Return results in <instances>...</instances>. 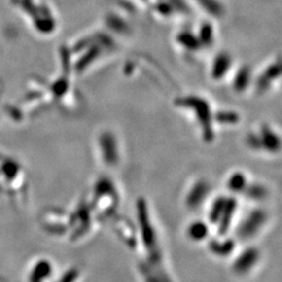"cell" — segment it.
I'll return each instance as SVG.
<instances>
[{
    "mask_svg": "<svg viewBox=\"0 0 282 282\" xmlns=\"http://www.w3.org/2000/svg\"><path fill=\"white\" fill-rule=\"evenodd\" d=\"M267 222V212L260 208L251 210L245 216L237 229V233L243 240H249L256 235Z\"/></svg>",
    "mask_w": 282,
    "mask_h": 282,
    "instance_id": "6da1fadb",
    "label": "cell"
},
{
    "mask_svg": "<svg viewBox=\"0 0 282 282\" xmlns=\"http://www.w3.org/2000/svg\"><path fill=\"white\" fill-rule=\"evenodd\" d=\"M260 258V253L255 247H248L244 249L233 261L232 269L237 275H247L257 266Z\"/></svg>",
    "mask_w": 282,
    "mask_h": 282,
    "instance_id": "7a4b0ae2",
    "label": "cell"
},
{
    "mask_svg": "<svg viewBox=\"0 0 282 282\" xmlns=\"http://www.w3.org/2000/svg\"><path fill=\"white\" fill-rule=\"evenodd\" d=\"M248 140H253V145L255 146H256V143L258 142V148L261 147L270 153H275L276 151H278L280 145L279 136L275 133L274 130H272L268 126L262 127L260 129L259 134L250 135V138L248 137Z\"/></svg>",
    "mask_w": 282,
    "mask_h": 282,
    "instance_id": "3957f363",
    "label": "cell"
},
{
    "mask_svg": "<svg viewBox=\"0 0 282 282\" xmlns=\"http://www.w3.org/2000/svg\"><path fill=\"white\" fill-rule=\"evenodd\" d=\"M101 153L106 164H116L119 158L117 141L111 133H104L100 137Z\"/></svg>",
    "mask_w": 282,
    "mask_h": 282,
    "instance_id": "277c9868",
    "label": "cell"
},
{
    "mask_svg": "<svg viewBox=\"0 0 282 282\" xmlns=\"http://www.w3.org/2000/svg\"><path fill=\"white\" fill-rule=\"evenodd\" d=\"M209 185L206 181H197L189 188L186 195V205L190 209H197L202 206L203 203L209 195Z\"/></svg>",
    "mask_w": 282,
    "mask_h": 282,
    "instance_id": "5b68a950",
    "label": "cell"
},
{
    "mask_svg": "<svg viewBox=\"0 0 282 282\" xmlns=\"http://www.w3.org/2000/svg\"><path fill=\"white\" fill-rule=\"evenodd\" d=\"M237 209V202L233 197H227L226 205L223 209V212L219 221L216 224L217 231L219 235H226L229 228L231 226V223L233 221V217L235 215Z\"/></svg>",
    "mask_w": 282,
    "mask_h": 282,
    "instance_id": "8992f818",
    "label": "cell"
},
{
    "mask_svg": "<svg viewBox=\"0 0 282 282\" xmlns=\"http://www.w3.org/2000/svg\"><path fill=\"white\" fill-rule=\"evenodd\" d=\"M234 249L233 240L226 239V237H218V239L210 241L209 250L212 252L215 256L226 257L229 256Z\"/></svg>",
    "mask_w": 282,
    "mask_h": 282,
    "instance_id": "52a82bcc",
    "label": "cell"
},
{
    "mask_svg": "<svg viewBox=\"0 0 282 282\" xmlns=\"http://www.w3.org/2000/svg\"><path fill=\"white\" fill-rule=\"evenodd\" d=\"M186 233L188 239L195 243L205 241L209 234L208 224L203 221H193L188 225Z\"/></svg>",
    "mask_w": 282,
    "mask_h": 282,
    "instance_id": "ba28073f",
    "label": "cell"
},
{
    "mask_svg": "<svg viewBox=\"0 0 282 282\" xmlns=\"http://www.w3.org/2000/svg\"><path fill=\"white\" fill-rule=\"evenodd\" d=\"M249 181L247 180L246 175L241 172H235L230 175L227 181V187L229 191L232 193H240L244 192L245 189L248 186Z\"/></svg>",
    "mask_w": 282,
    "mask_h": 282,
    "instance_id": "9c48e42d",
    "label": "cell"
},
{
    "mask_svg": "<svg viewBox=\"0 0 282 282\" xmlns=\"http://www.w3.org/2000/svg\"><path fill=\"white\" fill-rule=\"evenodd\" d=\"M226 201H227L226 196H218L213 200L212 204L210 205L208 213V221L210 224L216 225L218 223L219 217H221L223 212V209L226 205Z\"/></svg>",
    "mask_w": 282,
    "mask_h": 282,
    "instance_id": "30bf717a",
    "label": "cell"
},
{
    "mask_svg": "<svg viewBox=\"0 0 282 282\" xmlns=\"http://www.w3.org/2000/svg\"><path fill=\"white\" fill-rule=\"evenodd\" d=\"M249 199L253 201L263 200L267 196V189L260 184H248V186L244 191Z\"/></svg>",
    "mask_w": 282,
    "mask_h": 282,
    "instance_id": "8fae6325",
    "label": "cell"
}]
</instances>
